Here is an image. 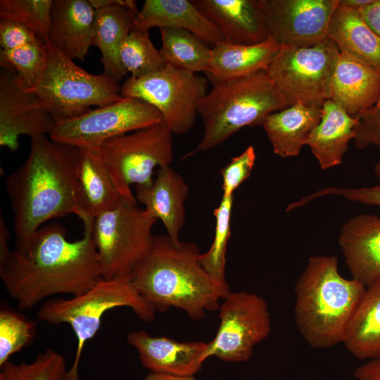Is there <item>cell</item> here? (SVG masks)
<instances>
[{"mask_svg": "<svg viewBox=\"0 0 380 380\" xmlns=\"http://www.w3.org/2000/svg\"><path fill=\"white\" fill-rule=\"evenodd\" d=\"M45 69L32 91L56 122L82 115L91 106L103 107L120 100L118 82L91 74L77 66L49 41Z\"/></svg>", "mask_w": 380, "mask_h": 380, "instance_id": "cell-7", "label": "cell"}, {"mask_svg": "<svg viewBox=\"0 0 380 380\" xmlns=\"http://www.w3.org/2000/svg\"><path fill=\"white\" fill-rule=\"evenodd\" d=\"M358 11L365 24L380 39V0H373Z\"/></svg>", "mask_w": 380, "mask_h": 380, "instance_id": "cell-41", "label": "cell"}, {"mask_svg": "<svg viewBox=\"0 0 380 380\" xmlns=\"http://www.w3.org/2000/svg\"><path fill=\"white\" fill-rule=\"evenodd\" d=\"M343 343L359 360L380 357V277L366 288Z\"/></svg>", "mask_w": 380, "mask_h": 380, "instance_id": "cell-29", "label": "cell"}, {"mask_svg": "<svg viewBox=\"0 0 380 380\" xmlns=\"http://www.w3.org/2000/svg\"><path fill=\"white\" fill-rule=\"evenodd\" d=\"M10 234L6 224L2 213L0 215V264L3 263L9 255L11 250L9 248Z\"/></svg>", "mask_w": 380, "mask_h": 380, "instance_id": "cell-43", "label": "cell"}, {"mask_svg": "<svg viewBox=\"0 0 380 380\" xmlns=\"http://www.w3.org/2000/svg\"><path fill=\"white\" fill-rule=\"evenodd\" d=\"M34 322L8 308L0 310V367L30 346L36 335Z\"/></svg>", "mask_w": 380, "mask_h": 380, "instance_id": "cell-36", "label": "cell"}, {"mask_svg": "<svg viewBox=\"0 0 380 380\" xmlns=\"http://www.w3.org/2000/svg\"><path fill=\"white\" fill-rule=\"evenodd\" d=\"M342 196L348 201L369 205L380 207V184L360 188H346L329 186L305 196L298 201L290 203L286 210L287 212L304 206L309 202L325 196Z\"/></svg>", "mask_w": 380, "mask_h": 380, "instance_id": "cell-37", "label": "cell"}, {"mask_svg": "<svg viewBox=\"0 0 380 380\" xmlns=\"http://www.w3.org/2000/svg\"><path fill=\"white\" fill-rule=\"evenodd\" d=\"M56 121L40 99L25 89L16 73L2 68L0 72V146L11 151L19 146L22 135L31 138L51 133Z\"/></svg>", "mask_w": 380, "mask_h": 380, "instance_id": "cell-15", "label": "cell"}, {"mask_svg": "<svg viewBox=\"0 0 380 380\" xmlns=\"http://www.w3.org/2000/svg\"><path fill=\"white\" fill-rule=\"evenodd\" d=\"M328 39L340 52L367 63L380 73V39L365 24L357 10L338 4L331 18Z\"/></svg>", "mask_w": 380, "mask_h": 380, "instance_id": "cell-28", "label": "cell"}, {"mask_svg": "<svg viewBox=\"0 0 380 380\" xmlns=\"http://www.w3.org/2000/svg\"><path fill=\"white\" fill-rule=\"evenodd\" d=\"M135 188L136 199L144 205L146 216L160 220L172 243L179 246V233L186 220L185 201L189 194L184 177L167 165L158 168L151 185Z\"/></svg>", "mask_w": 380, "mask_h": 380, "instance_id": "cell-18", "label": "cell"}, {"mask_svg": "<svg viewBox=\"0 0 380 380\" xmlns=\"http://www.w3.org/2000/svg\"><path fill=\"white\" fill-rule=\"evenodd\" d=\"M141 380H196L194 376H177L167 374L150 372Z\"/></svg>", "mask_w": 380, "mask_h": 380, "instance_id": "cell-45", "label": "cell"}, {"mask_svg": "<svg viewBox=\"0 0 380 380\" xmlns=\"http://www.w3.org/2000/svg\"><path fill=\"white\" fill-rule=\"evenodd\" d=\"M339 54L329 39L307 47L281 46L265 71L288 106L300 103L322 107L331 98Z\"/></svg>", "mask_w": 380, "mask_h": 380, "instance_id": "cell-10", "label": "cell"}, {"mask_svg": "<svg viewBox=\"0 0 380 380\" xmlns=\"http://www.w3.org/2000/svg\"><path fill=\"white\" fill-rule=\"evenodd\" d=\"M220 305V325L204 354L229 362L248 361L254 347L271 331L269 308L265 300L251 292H230Z\"/></svg>", "mask_w": 380, "mask_h": 380, "instance_id": "cell-13", "label": "cell"}, {"mask_svg": "<svg viewBox=\"0 0 380 380\" xmlns=\"http://www.w3.org/2000/svg\"><path fill=\"white\" fill-rule=\"evenodd\" d=\"M95 14L89 0H53L48 41L70 59L84 61L91 46Z\"/></svg>", "mask_w": 380, "mask_h": 380, "instance_id": "cell-21", "label": "cell"}, {"mask_svg": "<svg viewBox=\"0 0 380 380\" xmlns=\"http://www.w3.org/2000/svg\"><path fill=\"white\" fill-rule=\"evenodd\" d=\"M287 107L265 70L214 83L198 107L203 137L182 160L219 146L244 127L262 125L270 114Z\"/></svg>", "mask_w": 380, "mask_h": 380, "instance_id": "cell-5", "label": "cell"}, {"mask_svg": "<svg viewBox=\"0 0 380 380\" xmlns=\"http://www.w3.org/2000/svg\"><path fill=\"white\" fill-rule=\"evenodd\" d=\"M220 30L224 40L253 45L269 39L262 0H191Z\"/></svg>", "mask_w": 380, "mask_h": 380, "instance_id": "cell-17", "label": "cell"}, {"mask_svg": "<svg viewBox=\"0 0 380 380\" xmlns=\"http://www.w3.org/2000/svg\"><path fill=\"white\" fill-rule=\"evenodd\" d=\"M53 0H1L0 19L19 23L43 43L49 40Z\"/></svg>", "mask_w": 380, "mask_h": 380, "instance_id": "cell-34", "label": "cell"}, {"mask_svg": "<svg viewBox=\"0 0 380 380\" xmlns=\"http://www.w3.org/2000/svg\"><path fill=\"white\" fill-rule=\"evenodd\" d=\"M163 121L153 106L136 98L122 97L87 113L56 122L49 137L79 148L99 149L107 140Z\"/></svg>", "mask_w": 380, "mask_h": 380, "instance_id": "cell-12", "label": "cell"}, {"mask_svg": "<svg viewBox=\"0 0 380 380\" xmlns=\"http://www.w3.org/2000/svg\"><path fill=\"white\" fill-rule=\"evenodd\" d=\"M281 46L272 39L260 44L240 45L219 42L211 49L205 74L212 84L265 70Z\"/></svg>", "mask_w": 380, "mask_h": 380, "instance_id": "cell-25", "label": "cell"}, {"mask_svg": "<svg viewBox=\"0 0 380 380\" xmlns=\"http://www.w3.org/2000/svg\"><path fill=\"white\" fill-rule=\"evenodd\" d=\"M365 290L340 274L336 256H311L294 287L295 322L306 343L315 349L343 343Z\"/></svg>", "mask_w": 380, "mask_h": 380, "instance_id": "cell-4", "label": "cell"}, {"mask_svg": "<svg viewBox=\"0 0 380 380\" xmlns=\"http://www.w3.org/2000/svg\"><path fill=\"white\" fill-rule=\"evenodd\" d=\"M160 32V53L166 64L193 73L205 72L212 48L187 30L163 27Z\"/></svg>", "mask_w": 380, "mask_h": 380, "instance_id": "cell-30", "label": "cell"}, {"mask_svg": "<svg viewBox=\"0 0 380 380\" xmlns=\"http://www.w3.org/2000/svg\"><path fill=\"white\" fill-rule=\"evenodd\" d=\"M269 38L281 46L307 47L328 39L338 0H262Z\"/></svg>", "mask_w": 380, "mask_h": 380, "instance_id": "cell-14", "label": "cell"}, {"mask_svg": "<svg viewBox=\"0 0 380 380\" xmlns=\"http://www.w3.org/2000/svg\"><path fill=\"white\" fill-rule=\"evenodd\" d=\"M127 341L137 351L142 365L151 372L194 376L205 361L206 342H179L153 336L142 330L130 332Z\"/></svg>", "mask_w": 380, "mask_h": 380, "instance_id": "cell-16", "label": "cell"}, {"mask_svg": "<svg viewBox=\"0 0 380 380\" xmlns=\"http://www.w3.org/2000/svg\"><path fill=\"white\" fill-rule=\"evenodd\" d=\"M354 376L356 380H380V357L357 367Z\"/></svg>", "mask_w": 380, "mask_h": 380, "instance_id": "cell-42", "label": "cell"}, {"mask_svg": "<svg viewBox=\"0 0 380 380\" xmlns=\"http://www.w3.org/2000/svg\"><path fill=\"white\" fill-rule=\"evenodd\" d=\"M358 124L357 118L350 115L332 100L324 102L321 120L306 142L322 170L342 163L350 141L355 138Z\"/></svg>", "mask_w": 380, "mask_h": 380, "instance_id": "cell-24", "label": "cell"}, {"mask_svg": "<svg viewBox=\"0 0 380 380\" xmlns=\"http://www.w3.org/2000/svg\"><path fill=\"white\" fill-rule=\"evenodd\" d=\"M193 243L175 246L167 234L154 236L147 255L130 277L143 298L156 311L173 307L201 320L206 311L219 309L226 296L204 270Z\"/></svg>", "mask_w": 380, "mask_h": 380, "instance_id": "cell-3", "label": "cell"}, {"mask_svg": "<svg viewBox=\"0 0 380 380\" xmlns=\"http://www.w3.org/2000/svg\"><path fill=\"white\" fill-rule=\"evenodd\" d=\"M253 146H248L240 155L234 157L220 170L222 178L223 196H232L236 189L247 179L255 162Z\"/></svg>", "mask_w": 380, "mask_h": 380, "instance_id": "cell-38", "label": "cell"}, {"mask_svg": "<svg viewBox=\"0 0 380 380\" xmlns=\"http://www.w3.org/2000/svg\"><path fill=\"white\" fill-rule=\"evenodd\" d=\"M79 152L48 135L34 136L26 160L6 178L15 249L21 253H27L46 222L70 215L82 218L76 179Z\"/></svg>", "mask_w": 380, "mask_h": 380, "instance_id": "cell-2", "label": "cell"}, {"mask_svg": "<svg viewBox=\"0 0 380 380\" xmlns=\"http://www.w3.org/2000/svg\"><path fill=\"white\" fill-rule=\"evenodd\" d=\"M40 41L27 27L6 19H0V46L13 49Z\"/></svg>", "mask_w": 380, "mask_h": 380, "instance_id": "cell-40", "label": "cell"}, {"mask_svg": "<svg viewBox=\"0 0 380 380\" xmlns=\"http://www.w3.org/2000/svg\"><path fill=\"white\" fill-rule=\"evenodd\" d=\"M208 80L166 64L141 77H128L121 86L122 97L141 99L156 108L174 134H184L194 125Z\"/></svg>", "mask_w": 380, "mask_h": 380, "instance_id": "cell-11", "label": "cell"}, {"mask_svg": "<svg viewBox=\"0 0 380 380\" xmlns=\"http://www.w3.org/2000/svg\"><path fill=\"white\" fill-rule=\"evenodd\" d=\"M172 133L159 123L111 138L99 148L100 154L122 197L137 204L131 185L149 186L156 167L173 161Z\"/></svg>", "mask_w": 380, "mask_h": 380, "instance_id": "cell-8", "label": "cell"}, {"mask_svg": "<svg viewBox=\"0 0 380 380\" xmlns=\"http://www.w3.org/2000/svg\"><path fill=\"white\" fill-rule=\"evenodd\" d=\"M0 380H65L66 362L57 351L47 348L29 363L10 360L0 367Z\"/></svg>", "mask_w": 380, "mask_h": 380, "instance_id": "cell-35", "label": "cell"}, {"mask_svg": "<svg viewBox=\"0 0 380 380\" xmlns=\"http://www.w3.org/2000/svg\"><path fill=\"white\" fill-rule=\"evenodd\" d=\"M136 13L122 4L96 10L91 45L101 53L103 74L118 82L127 74L120 61L119 49L133 27Z\"/></svg>", "mask_w": 380, "mask_h": 380, "instance_id": "cell-27", "label": "cell"}, {"mask_svg": "<svg viewBox=\"0 0 380 380\" xmlns=\"http://www.w3.org/2000/svg\"><path fill=\"white\" fill-rule=\"evenodd\" d=\"M89 1L95 10L115 4H122L135 13L139 11L137 3L134 0H89Z\"/></svg>", "mask_w": 380, "mask_h": 380, "instance_id": "cell-44", "label": "cell"}, {"mask_svg": "<svg viewBox=\"0 0 380 380\" xmlns=\"http://www.w3.org/2000/svg\"><path fill=\"white\" fill-rule=\"evenodd\" d=\"M330 99L355 117L380 99V73L367 63L340 52L330 84Z\"/></svg>", "mask_w": 380, "mask_h": 380, "instance_id": "cell-20", "label": "cell"}, {"mask_svg": "<svg viewBox=\"0 0 380 380\" xmlns=\"http://www.w3.org/2000/svg\"><path fill=\"white\" fill-rule=\"evenodd\" d=\"M374 172L378 178V179L380 181V158L376 165L374 166Z\"/></svg>", "mask_w": 380, "mask_h": 380, "instance_id": "cell-47", "label": "cell"}, {"mask_svg": "<svg viewBox=\"0 0 380 380\" xmlns=\"http://www.w3.org/2000/svg\"><path fill=\"white\" fill-rule=\"evenodd\" d=\"M233 201L234 196H222L219 205L213 211L215 217L213 241L209 250L204 253H200L199 255L201 265L226 297L231 292L225 278V265L227 247L231 235V214Z\"/></svg>", "mask_w": 380, "mask_h": 380, "instance_id": "cell-31", "label": "cell"}, {"mask_svg": "<svg viewBox=\"0 0 380 380\" xmlns=\"http://www.w3.org/2000/svg\"><path fill=\"white\" fill-rule=\"evenodd\" d=\"M157 220L136 203L123 200L116 208L94 217L92 240L99 255L103 279L129 276L150 251Z\"/></svg>", "mask_w": 380, "mask_h": 380, "instance_id": "cell-9", "label": "cell"}, {"mask_svg": "<svg viewBox=\"0 0 380 380\" xmlns=\"http://www.w3.org/2000/svg\"><path fill=\"white\" fill-rule=\"evenodd\" d=\"M373 0H338V5L355 10H360L372 2Z\"/></svg>", "mask_w": 380, "mask_h": 380, "instance_id": "cell-46", "label": "cell"}, {"mask_svg": "<svg viewBox=\"0 0 380 380\" xmlns=\"http://www.w3.org/2000/svg\"><path fill=\"white\" fill-rule=\"evenodd\" d=\"M133 27L182 29L213 46L224 37L220 29L188 0H146L134 19Z\"/></svg>", "mask_w": 380, "mask_h": 380, "instance_id": "cell-22", "label": "cell"}, {"mask_svg": "<svg viewBox=\"0 0 380 380\" xmlns=\"http://www.w3.org/2000/svg\"><path fill=\"white\" fill-rule=\"evenodd\" d=\"M93 220L83 222V236L67 239L58 224L42 226L26 254L11 250L0 264V277L20 310L58 294L80 295L101 279L102 265L92 240Z\"/></svg>", "mask_w": 380, "mask_h": 380, "instance_id": "cell-1", "label": "cell"}, {"mask_svg": "<svg viewBox=\"0 0 380 380\" xmlns=\"http://www.w3.org/2000/svg\"><path fill=\"white\" fill-rule=\"evenodd\" d=\"M338 243L353 279L366 288L380 277V217L362 214L349 219Z\"/></svg>", "mask_w": 380, "mask_h": 380, "instance_id": "cell-19", "label": "cell"}, {"mask_svg": "<svg viewBox=\"0 0 380 380\" xmlns=\"http://www.w3.org/2000/svg\"><path fill=\"white\" fill-rule=\"evenodd\" d=\"M47 48L38 41L13 49H0L2 68L14 71L21 86L32 91L45 69Z\"/></svg>", "mask_w": 380, "mask_h": 380, "instance_id": "cell-33", "label": "cell"}, {"mask_svg": "<svg viewBox=\"0 0 380 380\" xmlns=\"http://www.w3.org/2000/svg\"><path fill=\"white\" fill-rule=\"evenodd\" d=\"M321 117L322 107L299 103L270 114L262 126L273 152L283 158L293 157L306 145Z\"/></svg>", "mask_w": 380, "mask_h": 380, "instance_id": "cell-26", "label": "cell"}, {"mask_svg": "<svg viewBox=\"0 0 380 380\" xmlns=\"http://www.w3.org/2000/svg\"><path fill=\"white\" fill-rule=\"evenodd\" d=\"M79 149L76 179L83 222L116 208L125 199L114 184L99 150Z\"/></svg>", "mask_w": 380, "mask_h": 380, "instance_id": "cell-23", "label": "cell"}, {"mask_svg": "<svg viewBox=\"0 0 380 380\" xmlns=\"http://www.w3.org/2000/svg\"><path fill=\"white\" fill-rule=\"evenodd\" d=\"M355 117L359 119L354 139L357 148L375 146L380 150V99L373 107Z\"/></svg>", "mask_w": 380, "mask_h": 380, "instance_id": "cell-39", "label": "cell"}, {"mask_svg": "<svg viewBox=\"0 0 380 380\" xmlns=\"http://www.w3.org/2000/svg\"><path fill=\"white\" fill-rule=\"evenodd\" d=\"M130 308L142 321L152 322L156 310L139 294L131 277L101 279L86 292L68 299H49L37 311V317L51 324H68L75 335L77 348L65 380H79L78 367L85 343L100 329L104 314L117 308Z\"/></svg>", "mask_w": 380, "mask_h": 380, "instance_id": "cell-6", "label": "cell"}, {"mask_svg": "<svg viewBox=\"0 0 380 380\" xmlns=\"http://www.w3.org/2000/svg\"><path fill=\"white\" fill-rule=\"evenodd\" d=\"M119 58L125 70L133 77L156 72L166 65L160 50L150 39L148 31L134 27L123 39L119 49Z\"/></svg>", "mask_w": 380, "mask_h": 380, "instance_id": "cell-32", "label": "cell"}]
</instances>
